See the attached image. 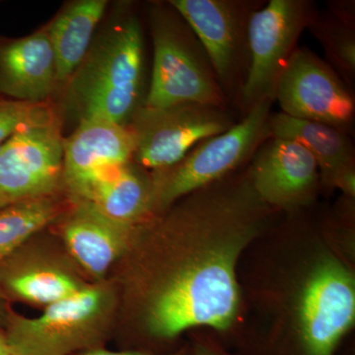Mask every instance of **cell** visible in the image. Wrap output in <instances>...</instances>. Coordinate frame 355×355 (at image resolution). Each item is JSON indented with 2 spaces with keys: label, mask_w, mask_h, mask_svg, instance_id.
<instances>
[{
  "label": "cell",
  "mask_w": 355,
  "mask_h": 355,
  "mask_svg": "<svg viewBox=\"0 0 355 355\" xmlns=\"http://www.w3.org/2000/svg\"><path fill=\"white\" fill-rule=\"evenodd\" d=\"M116 306L113 284L101 280L46 306L39 317L9 310L3 331L10 355H73L103 347Z\"/></svg>",
  "instance_id": "cell-3"
},
{
  "label": "cell",
  "mask_w": 355,
  "mask_h": 355,
  "mask_svg": "<svg viewBox=\"0 0 355 355\" xmlns=\"http://www.w3.org/2000/svg\"><path fill=\"white\" fill-rule=\"evenodd\" d=\"M144 76L141 25L137 16L125 9L93 40L62 92L80 121L97 118L128 125L144 105Z\"/></svg>",
  "instance_id": "cell-2"
},
{
  "label": "cell",
  "mask_w": 355,
  "mask_h": 355,
  "mask_svg": "<svg viewBox=\"0 0 355 355\" xmlns=\"http://www.w3.org/2000/svg\"><path fill=\"white\" fill-rule=\"evenodd\" d=\"M58 93L46 26L21 38L0 37V102L46 104Z\"/></svg>",
  "instance_id": "cell-13"
},
{
  "label": "cell",
  "mask_w": 355,
  "mask_h": 355,
  "mask_svg": "<svg viewBox=\"0 0 355 355\" xmlns=\"http://www.w3.org/2000/svg\"><path fill=\"white\" fill-rule=\"evenodd\" d=\"M153 65L144 106L200 103L228 109L211 62L191 26L169 3L149 9Z\"/></svg>",
  "instance_id": "cell-4"
},
{
  "label": "cell",
  "mask_w": 355,
  "mask_h": 355,
  "mask_svg": "<svg viewBox=\"0 0 355 355\" xmlns=\"http://www.w3.org/2000/svg\"><path fill=\"white\" fill-rule=\"evenodd\" d=\"M308 29L323 46L327 62L352 87L355 81V21L343 19L330 11H318Z\"/></svg>",
  "instance_id": "cell-20"
},
{
  "label": "cell",
  "mask_w": 355,
  "mask_h": 355,
  "mask_svg": "<svg viewBox=\"0 0 355 355\" xmlns=\"http://www.w3.org/2000/svg\"><path fill=\"white\" fill-rule=\"evenodd\" d=\"M73 202L89 203L114 220L139 225L154 216L153 175L132 161L103 175Z\"/></svg>",
  "instance_id": "cell-16"
},
{
  "label": "cell",
  "mask_w": 355,
  "mask_h": 355,
  "mask_svg": "<svg viewBox=\"0 0 355 355\" xmlns=\"http://www.w3.org/2000/svg\"><path fill=\"white\" fill-rule=\"evenodd\" d=\"M88 284L64 263L32 259L23 247L0 263V298L46 306L74 295Z\"/></svg>",
  "instance_id": "cell-15"
},
{
  "label": "cell",
  "mask_w": 355,
  "mask_h": 355,
  "mask_svg": "<svg viewBox=\"0 0 355 355\" xmlns=\"http://www.w3.org/2000/svg\"><path fill=\"white\" fill-rule=\"evenodd\" d=\"M51 103L29 104L20 102H0V146L26 123L39 116Z\"/></svg>",
  "instance_id": "cell-21"
},
{
  "label": "cell",
  "mask_w": 355,
  "mask_h": 355,
  "mask_svg": "<svg viewBox=\"0 0 355 355\" xmlns=\"http://www.w3.org/2000/svg\"><path fill=\"white\" fill-rule=\"evenodd\" d=\"M270 137L291 139L305 147L316 160L321 186L334 190L338 178L355 166V150L349 133L317 121L270 114Z\"/></svg>",
  "instance_id": "cell-17"
},
{
  "label": "cell",
  "mask_w": 355,
  "mask_h": 355,
  "mask_svg": "<svg viewBox=\"0 0 355 355\" xmlns=\"http://www.w3.org/2000/svg\"><path fill=\"white\" fill-rule=\"evenodd\" d=\"M62 217L65 246L76 263L99 282L128 253L140 225L114 220L83 202H74Z\"/></svg>",
  "instance_id": "cell-14"
},
{
  "label": "cell",
  "mask_w": 355,
  "mask_h": 355,
  "mask_svg": "<svg viewBox=\"0 0 355 355\" xmlns=\"http://www.w3.org/2000/svg\"><path fill=\"white\" fill-rule=\"evenodd\" d=\"M277 212L254 191L247 165L140 224L125 256L137 350L161 355L190 329H230L238 261Z\"/></svg>",
  "instance_id": "cell-1"
},
{
  "label": "cell",
  "mask_w": 355,
  "mask_h": 355,
  "mask_svg": "<svg viewBox=\"0 0 355 355\" xmlns=\"http://www.w3.org/2000/svg\"><path fill=\"white\" fill-rule=\"evenodd\" d=\"M9 310L10 309L7 307L6 301L0 298V329H3L6 326Z\"/></svg>",
  "instance_id": "cell-24"
},
{
  "label": "cell",
  "mask_w": 355,
  "mask_h": 355,
  "mask_svg": "<svg viewBox=\"0 0 355 355\" xmlns=\"http://www.w3.org/2000/svg\"><path fill=\"white\" fill-rule=\"evenodd\" d=\"M133 153L135 139L128 125L97 118L81 120L64 139L65 193L76 200L103 175L132 162Z\"/></svg>",
  "instance_id": "cell-12"
},
{
  "label": "cell",
  "mask_w": 355,
  "mask_h": 355,
  "mask_svg": "<svg viewBox=\"0 0 355 355\" xmlns=\"http://www.w3.org/2000/svg\"><path fill=\"white\" fill-rule=\"evenodd\" d=\"M207 51L217 81L236 106L249 69V23L263 0H170Z\"/></svg>",
  "instance_id": "cell-8"
},
{
  "label": "cell",
  "mask_w": 355,
  "mask_h": 355,
  "mask_svg": "<svg viewBox=\"0 0 355 355\" xmlns=\"http://www.w3.org/2000/svg\"><path fill=\"white\" fill-rule=\"evenodd\" d=\"M62 116L55 103L0 146V198L7 205L64 193Z\"/></svg>",
  "instance_id": "cell-6"
},
{
  "label": "cell",
  "mask_w": 355,
  "mask_h": 355,
  "mask_svg": "<svg viewBox=\"0 0 355 355\" xmlns=\"http://www.w3.org/2000/svg\"><path fill=\"white\" fill-rule=\"evenodd\" d=\"M67 193L11 203L0 211V263L73 205Z\"/></svg>",
  "instance_id": "cell-19"
},
{
  "label": "cell",
  "mask_w": 355,
  "mask_h": 355,
  "mask_svg": "<svg viewBox=\"0 0 355 355\" xmlns=\"http://www.w3.org/2000/svg\"><path fill=\"white\" fill-rule=\"evenodd\" d=\"M73 355H159L149 354V352H140V350L125 349L120 350V352H114V350H109L105 349L104 347H94V349L83 350V352H77ZM161 355H190V349L189 347H180L171 354Z\"/></svg>",
  "instance_id": "cell-22"
},
{
  "label": "cell",
  "mask_w": 355,
  "mask_h": 355,
  "mask_svg": "<svg viewBox=\"0 0 355 355\" xmlns=\"http://www.w3.org/2000/svg\"><path fill=\"white\" fill-rule=\"evenodd\" d=\"M318 13L310 0H270L249 23V69L237 107L243 116L265 101L275 102L280 74Z\"/></svg>",
  "instance_id": "cell-7"
},
{
  "label": "cell",
  "mask_w": 355,
  "mask_h": 355,
  "mask_svg": "<svg viewBox=\"0 0 355 355\" xmlns=\"http://www.w3.org/2000/svg\"><path fill=\"white\" fill-rule=\"evenodd\" d=\"M228 109L200 103L166 107L142 105L128 127L135 139L133 162L148 171L176 164L198 142L235 125Z\"/></svg>",
  "instance_id": "cell-9"
},
{
  "label": "cell",
  "mask_w": 355,
  "mask_h": 355,
  "mask_svg": "<svg viewBox=\"0 0 355 355\" xmlns=\"http://www.w3.org/2000/svg\"><path fill=\"white\" fill-rule=\"evenodd\" d=\"M190 355H227L217 345L212 343L203 342L200 340L193 343V347L190 349Z\"/></svg>",
  "instance_id": "cell-23"
},
{
  "label": "cell",
  "mask_w": 355,
  "mask_h": 355,
  "mask_svg": "<svg viewBox=\"0 0 355 355\" xmlns=\"http://www.w3.org/2000/svg\"><path fill=\"white\" fill-rule=\"evenodd\" d=\"M6 207H7L6 203L1 200V198H0V211H1V210L3 209Z\"/></svg>",
  "instance_id": "cell-26"
},
{
  "label": "cell",
  "mask_w": 355,
  "mask_h": 355,
  "mask_svg": "<svg viewBox=\"0 0 355 355\" xmlns=\"http://www.w3.org/2000/svg\"><path fill=\"white\" fill-rule=\"evenodd\" d=\"M0 355H10L4 336L3 329H0Z\"/></svg>",
  "instance_id": "cell-25"
},
{
  "label": "cell",
  "mask_w": 355,
  "mask_h": 355,
  "mask_svg": "<svg viewBox=\"0 0 355 355\" xmlns=\"http://www.w3.org/2000/svg\"><path fill=\"white\" fill-rule=\"evenodd\" d=\"M292 118L324 123L350 133L355 101L352 90L328 62L298 48L280 74L275 102Z\"/></svg>",
  "instance_id": "cell-10"
},
{
  "label": "cell",
  "mask_w": 355,
  "mask_h": 355,
  "mask_svg": "<svg viewBox=\"0 0 355 355\" xmlns=\"http://www.w3.org/2000/svg\"><path fill=\"white\" fill-rule=\"evenodd\" d=\"M272 103L265 101L257 105L226 132L198 142L171 167L150 171L154 186V216L193 191L249 164L261 144L270 139L268 119Z\"/></svg>",
  "instance_id": "cell-5"
},
{
  "label": "cell",
  "mask_w": 355,
  "mask_h": 355,
  "mask_svg": "<svg viewBox=\"0 0 355 355\" xmlns=\"http://www.w3.org/2000/svg\"><path fill=\"white\" fill-rule=\"evenodd\" d=\"M107 6L106 0L73 1L46 25L55 58L58 92L64 91L87 55Z\"/></svg>",
  "instance_id": "cell-18"
},
{
  "label": "cell",
  "mask_w": 355,
  "mask_h": 355,
  "mask_svg": "<svg viewBox=\"0 0 355 355\" xmlns=\"http://www.w3.org/2000/svg\"><path fill=\"white\" fill-rule=\"evenodd\" d=\"M250 179L261 200L280 211H297L317 197L319 167L312 154L291 139L270 137L248 164Z\"/></svg>",
  "instance_id": "cell-11"
}]
</instances>
